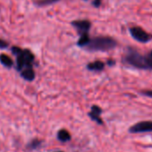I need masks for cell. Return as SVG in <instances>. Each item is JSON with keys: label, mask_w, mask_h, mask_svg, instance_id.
Masks as SVG:
<instances>
[{"label": "cell", "mask_w": 152, "mask_h": 152, "mask_svg": "<svg viewBox=\"0 0 152 152\" xmlns=\"http://www.w3.org/2000/svg\"><path fill=\"white\" fill-rule=\"evenodd\" d=\"M124 61L137 69L141 70H152V61L149 56V54L147 55H141L139 53L136 49H133L132 48H129L126 55L124 57Z\"/></svg>", "instance_id": "cell-1"}, {"label": "cell", "mask_w": 152, "mask_h": 152, "mask_svg": "<svg viewBox=\"0 0 152 152\" xmlns=\"http://www.w3.org/2000/svg\"><path fill=\"white\" fill-rule=\"evenodd\" d=\"M12 54L16 57L15 69L18 72L22 70L29 67H33L35 56L28 48H22L17 46H13L11 48Z\"/></svg>", "instance_id": "cell-2"}, {"label": "cell", "mask_w": 152, "mask_h": 152, "mask_svg": "<svg viewBox=\"0 0 152 152\" xmlns=\"http://www.w3.org/2000/svg\"><path fill=\"white\" fill-rule=\"evenodd\" d=\"M116 47V41L111 37H95L91 39L90 43L86 46L89 51L106 52Z\"/></svg>", "instance_id": "cell-3"}, {"label": "cell", "mask_w": 152, "mask_h": 152, "mask_svg": "<svg viewBox=\"0 0 152 152\" xmlns=\"http://www.w3.org/2000/svg\"><path fill=\"white\" fill-rule=\"evenodd\" d=\"M130 33L132 35V37L136 39L139 42L141 43H147L149 40H151L152 36L150 34H148V32H146L143 29H141L140 27H132L130 29Z\"/></svg>", "instance_id": "cell-4"}, {"label": "cell", "mask_w": 152, "mask_h": 152, "mask_svg": "<svg viewBox=\"0 0 152 152\" xmlns=\"http://www.w3.org/2000/svg\"><path fill=\"white\" fill-rule=\"evenodd\" d=\"M128 132L130 133H141L152 132V121H141L132 125Z\"/></svg>", "instance_id": "cell-5"}, {"label": "cell", "mask_w": 152, "mask_h": 152, "mask_svg": "<svg viewBox=\"0 0 152 152\" xmlns=\"http://www.w3.org/2000/svg\"><path fill=\"white\" fill-rule=\"evenodd\" d=\"M72 25L76 28V30L78 31L80 35H82L83 33L89 32L91 23H90V21H87V20H80V21L72 22Z\"/></svg>", "instance_id": "cell-6"}, {"label": "cell", "mask_w": 152, "mask_h": 152, "mask_svg": "<svg viewBox=\"0 0 152 152\" xmlns=\"http://www.w3.org/2000/svg\"><path fill=\"white\" fill-rule=\"evenodd\" d=\"M101 114H102V109H101L99 106L93 105V106L91 107V111L88 113V115H89V117H90L92 121L96 122L98 124L102 125V124H103V120H102L101 117H100V115H101Z\"/></svg>", "instance_id": "cell-7"}, {"label": "cell", "mask_w": 152, "mask_h": 152, "mask_svg": "<svg viewBox=\"0 0 152 152\" xmlns=\"http://www.w3.org/2000/svg\"><path fill=\"white\" fill-rule=\"evenodd\" d=\"M19 73H20L21 77L27 82H32L36 77V73H35L33 67L25 68V69L22 70Z\"/></svg>", "instance_id": "cell-8"}, {"label": "cell", "mask_w": 152, "mask_h": 152, "mask_svg": "<svg viewBox=\"0 0 152 152\" xmlns=\"http://www.w3.org/2000/svg\"><path fill=\"white\" fill-rule=\"evenodd\" d=\"M0 64L7 69H11L15 66L13 59L7 54H0Z\"/></svg>", "instance_id": "cell-9"}, {"label": "cell", "mask_w": 152, "mask_h": 152, "mask_svg": "<svg viewBox=\"0 0 152 152\" xmlns=\"http://www.w3.org/2000/svg\"><path fill=\"white\" fill-rule=\"evenodd\" d=\"M56 139L61 142H67L72 139V135L67 130L61 129L56 133Z\"/></svg>", "instance_id": "cell-10"}, {"label": "cell", "mask_w": 152, "mask_h": 152, "mask_svg": "<svg viewBox=\"0 0 152 152\" xmlns=\"http://www.w3.org/2000/svg\"><path fill=\"white\" fill-rule=\"evenodd\" d=\"M105 67V64L101 61H95L92 63H90L87 65V68L90 71H94V72H99L102 71Z\"/></svg>", "instance_id": "cell-11"}, {"label": "cell", "mask_w": 152, "mask_h": 152, "mask_svg": "<svg viewBox=\"0 0 152 152\" xmlns=\"http://www.w3.org/2000/svg\"><path fill=\"white\" fill-rule=\"evenodd\" d=\"M91 39L89 37V33H83L80 35V39L77 41V45L82 48H86V46L90 43Z\"/></svg>", "instance_id": "cell-12"}, {"label": "cell", "mask_w": 152, "mask_h": 152, "mask_svg": "<svg viewBox=\"0 0 152 152\" xmlns=\"http://www.w3.org/2000/svg\"><path fill=\"white\" fill-rule=\"evenodd\" d=\"M60 0H36L34 2L35 6L39 7H47V6H50L53 5L56 2H59Z\"/></svg>", "instance_id": "cell-13"}, {"label": "cell", "mask_w": 152, "mask_h": 152, "mask_svg": "<svg viewBox=\"0 0 152 152\" xmlns=\"http://www.w3.org/2000/svg\"><path fill=\"white\" fill-rule=\"evenodd\" d=\"M42 145V140H39V139H33L31 140L28 145H27V148L31 149V150H33V149H37L39 148H40V146Z\"/></svg>", "instance_id": "cell-14"}, {"label": "cell", "mask_w": 152, "mask_h": 152, "mask_svg": "<svg viewBox=\"0 0 152 152\" xmlns=\"http://www.w3.org/2000/svg\"><path fill=\"white\" fill-rule=\"evenodd\" d=\"M9 47V43L3 39H0V49H5V48H7Z\"/></svg>", "instance_id": "cell-15"}, {"label": "cell", "mask_w": 152, "mask_h": 152, "mask_svg": "<svg viewBox=\"0 0 152 152\" xmlns=\"http://www.w3.org/2000/svg\"><path fill=\"white\" fill-rule=\"evenodd\" d=\"M140 93H141L142 95H144V96L152 98V90H149V91H142Z\"/></svg>", "instance_id": "cell-16"}, {"label": "cell", "mask_w": 152, "mask_h": 152, "mask_svg": "<svg viewBox=\"0 0 152 152\" xmlns=\"http://www.w3.org/2000/svg\"><path fill=\"white\" fill-rule=\"evenodd\" d=\"M92 5H93L95 7H99L100 5H101V0H93Z\"/></svg>", "instance_id": "cell-17"}, {"label": "cell", "mask_w": 152, "mask_h": 152, "mask_svg": "<svg viewBox=\"0 0 152 152\" xmlns=\"http://www.w3.org/2000/svg\"><path fill=\"white\" fill-rule=\"evenodd\" d=\"M115 62L114 60H108V61H107V64H108V65H110V66L114 65V64H115Z\"/></svg>", "instance_id": "cell-18"}, {"label": "cell", "mask_w": 152, "mask_h": 152, "mask_svg": "<svg viewBox=\"0 0 152 152\" xmlns=\"http://www.w3.org/2000/svg\"><path fill=\"white\" fill-rule=\"evenodd\" d=\"M55 152H64V151H55Z\"/></svg>", "instance_id": "cell-19"}]
</instances>
